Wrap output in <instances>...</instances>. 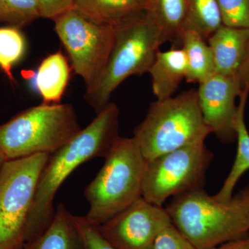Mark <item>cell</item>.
<instances>
[{
    "mask_svg": "<svg viewBox=\"0 0 249 249\" xmlns=\"http://www.w3.org/2000/svg\"><path fill=\"white\" fill-rule=\"evenodd\" d=\"M223 25L249 28V0H217Z\"/></svg>",
    "mask_w": 249,
    "mask_h": 249,
    "instance_id": "obj_23",
    "label": "cell"
},
{
    "mask_svg": "<svg viewBox=\"0 0 249 249\" xmlns=\"http://www.w3.org/2000/svg\"><path fill=\"white\" fill-rule=\"evenodd\" d=\"M249 96V80L242 90L240 103L237 106L235 130L237 142V153L230 173L223 183L222 188L214 196L217 200L228 202L233 196V191L239 180L249 170V132L245 124L246 105Z\"/></svg>",
    "mask_w": 249,
    "mask_h": 249,
    "instance_id": "obj_17",
    "label": "cell"
},
{
    "mask_svg": "<svg viewBox=\"0 0 249 249\" xmlns=\"http://www.w3.org/2000/svg\"><path fill=\"white\" fill-rule=\"evenodd\" d=\"M243 89L237 75L215 73L199 84L198 101L205 124L223 143L237 139L236 98Z\"/></svg>",
    "mask_w": 249,
    "mask_h": 249,
    "instance_id": "obj_11",
    "label": "cell"
},
{
    "mask_svg": "<svg viewBox=\"0 0 249 249\" xmlns=\"http://www.w3.org/2000/svg\"><path fill=\"white\" fill-rule=\"evenodd\" d=\"M6 159L4 157V155L0 152V170H1V167H2L3 163H4Z\"/></svg>",
    "mask_w": 249,
    "mask_h": 249,
    "instance_id": "obj_30",
    "label": "cell"
},
{
    "mask_svg": "<svg viewBox=\"0 0 249 249\" xmlns=\"http://www.w3.org/2000/svg\"><path fill=\"white\" fill-rule=\"evenodd\" d=\"M145 0H73V9L88 20L115 27L145 11Z\"/></svg>",
    "mask_w": 249,
    "mask_h": 249,
    "instance_id": "obj_14",
    "label": "cell"
},
{
    "mask_svg": "<svg viewBox=\"0 0 249 249\" xmlns=\"http://www.w3.org/2000/svg\"><path fill=\"white\" fill-rule=\"evenodd\" d=\"M22 249H87L84 240L65 205L60 204L49 227L37 238L27 242Z\"/></svg>",
    "mask_w": 249,
    "mask_h": 249,
    "instance_id": "obj_15",
    "label": "cell"
},
{
    "mask_svg": "<svg viewBox=\"0 0 249 249\" xmlns=\"http://www.w3.org/2000/svg\"><path fill=\"white\" fill-rule=\"evenodd\" d=\"M237 195L243 201L249 212V185L243 188Z\"/></svg>",
    "mask_w": 249,
    "mask_h": 249,
    "instance_id": "obj_29",
    "label": "cell"
},
{
    "mask_svg": "<svg viewBox=\"0 0 249 249\" xmlns=\"http://www.w3.org/2000/svg\"><path fill=\"white\" fill-rule=\"evenodd\" d=\"M196 30L185 27L181 37V48L186 58V81L203 83L216 73L213 54L211 47Z\"/></svg>",
    "mask_w": 249,
    "mask_h": 249,
    "instance_id": "obj_18",
    "label": "cell"
},
{
    "mask_svg": "<svg viewBox=\"0 0 249 249\" xmlns=\"http://www.w3.org/2000/svg\"><path fill=\"white\" fill-rule=\"evenodd\" d=\"M40 17L56 19L73 9V0H36Z\"/></svg>",
    "mask_w": 249,
    "mask_h": 249,
    "instance_id": "obj_26",
    "label": "cell"
},
{
    "mask_svg": "<svg viewBox=\"0 0 249 249\" xmlns=\"http://www.w3.org/2000/svg\"><path fill=\"white\" fill-rule=\"evenodd\" d=\"M25 48V39L18 28L0 29V67L12 81V67L22 58Z\"/></svg>",
    "mask_w": 249,
    "mask_h": 249,
    "instance_id": "obj_21",
    "label": "cell"
},
{
    "mask_svg": "<svg viewBox=\"0 0 249 249\" xmlns=\"http://www.w3.org/2000/svg\"><path fill=\"white\" fill-rule=\"evenodd\" d=\"M171 222L165 208L142 196L98 228L116 249H152L159 232Z\"/></svg>",
    "mask_w": 249,
    "mask_h": 249,
    "instance_id": "obj_10",
    "label": "cell"
},
{
    "mask_svg": "<svg viewBox=\"0 0 249 249\" xmlns=\"http://www.w3.org/2000/svg\"><path fill=\"white\" fill-rule=\"evenodd\" d=\"M119 115L118 106L109 103L89 125L50 155L39 178L28 218L26 243L37 238L50 225L55 215V195L66 178L85 162L107 155L119 137Z\"/></svg>",
    "mask_w": 249,
    "mask_h": 249,
    "instance_id": "obj_1",
    "label": "cell"
},
{
    "mask_svg": "<svg viewBox=\"0 0 249 249\" xmlns=\"http://www.w3.org/2000/svg\"><path fill=\"white\" fill-rule=\"evenodd\" d=\"M212 249H249V235L242 238L223 244Z\"/></svg>",
    "mask_w": 249,
    "mask_h": 249,
    "instance_id": "obj_27",
    "label": "cell"
},
{
    "mask_svg": "<svg viewBox=\"0 0 249 249\" xmlns=\"http://www.w3.org/2000/svg\"><path fill=\"white\" fill-rule=\"evenodd\" d=\"M152 249H197L171 222L159 232Z\"/></svg>",
    "mask_w": 249,
    "mask_h": 249,
    "instance_id": "obj_24",
    "label": "cell"
},
{
    "mask_svg": "<svg viewBox=\"0 0 249 249\" xmlns=\"http://www.w3.org/2000/svg\"><path fill=\"white\" fill-rule=\"evenodd\" d=\"M237 76L244 88L249 80V45L245 58L237 73Z\"/></svg>",
    "mask_w": 249,
    "mask_h": 249,
    "instance_id": "obj_28",
    "label": "cell"
},
{
    "mask_svg": "<svg viewBox=\"0 0 249 249\" xmlns=\"http://www.w3.org/2000/svg\"><path fill=\"white\" fill-rule=\"evenodd\" d=\"M54 22L72 68L84 80L86 88L90 86L106 66L114 45V27L91 22L73 9Z\"/></svg>",
    "mask_w": 249,
    "mask_h": 249,
    "instance_id": "obj_9",
    "label": "cell"
},
{
    "mask_svg": "<svg viewBox=\"0 0 249 249\" xmlns=\"http://www.w3.org/2000/svg\"><path fill=\"white\" fill-rule=\"evenodd\" d=\"M213 155L199 141L147 161L142 197L163 206L170 198L202 189Z\"/></svg>",
    "mask_w": 249,
    "mask_h": 249,
    "instance_id": "obj_8",
    "label": "cell"
},
{
    "mask_svg": "<svg viewBox=\"0 0 249 249\" xmlns=\"http://www.w3.org/2000/svg\"><path fill=\"white\" fill-rule=\"evenodd\" d=\"M216 73L237 75L249 45V28L221 26L207 40Z\"/></svg>",
    "mask_w": 249,
    "mask_h": 249,
    "instance_id": "obj_12",
    "label": "cell"
},
{
    "mask_svg": "<svg viewBox=\"0 0 249 249\" xmlns=\"http://www.w3.org/2000/svg\"><path fill=\"white\" fill-rule=\"evenodd\" d=\"M70 74V65L61 52L51 54L42 60L34 77V84L43 103L60 102L68 84Z\"/></svg>",
    "mask_w": 249,
    "mask_h": 249,
    "instance_id": "obj_19",
    "label": "cell"
},
{
    "mask_svg": "<svg viewBox=\"0 0 249 249\" xmlns=\"http://www.w3.org/2000/svg\"><path fill=\"white\" fill-rule=\"evenodd\" d=\"M114 31L106 66L85 91V101L97 114L107 107L111 94L124 80L148 73L163 44L160 31L145 11L116 26Z\"/></svg>",
    "mask_w": 249,
    "mask_h": 249,
    "instance_id": "obj_3",
    "label": "cell"
},
{
    "mask_svg": "<svg viewBox=\"0 0 249 249\" xmlns=\"http://www.w3.org/2000/svg\"><path fill=\"white\" fill-rule=\"evenodd\" d=\"M165 209L197 249H212L249 235V212L237 194L222 202L204 188L195 190L173 196Z\"/></svg>",
    "mask_w": 249,
    "mask_h": 249,
    "instance_id": "obj_2",
    "label": "cell"
},
{
    "mask_svg": "<svg viewBox=\"0 0 249 249\" xmlns=\"http://www.w3.org/2000/svg\"><path fill=\"white\" fill-rule=\"evenodd\" d=\"M105 159L102 168L85 191L89 204L85 217L96 227L142 197L147 165L134 137L119 136Z\"/></svg>",
    "mask_w": 249,
    "mask_h": 249,
    "instance_id": "obj_4",
    "label": "cell"
},
{
    "mask_svg": "<svg viewBox=\"0 0 249 249\" xmlns=\"http://www.w3.org/2000/svg\"><path fill=\"white\" fill-rule=\"evenodd\" d=\"M145 13L157 26L163 43L173 42L181 48V37L186 24L185 0H145Z\"/></svg>",
    "mask_w": 249,
    "mask_h": 249,
    "instance_id": "obj_16",
    "label": "cell"
},
{
    "mask_svg": "<svg viewBox=\"0 0 249 249\" xmlns=\"http://www.w3.org/2000/svg\"><path fill=\"white\" fill-rule=\"evenodd\" d=\"M211 133L203 119L197 90L193 89L152 103L134 137L145 160L150 161L188 144L205 141Z\"/></svg>",
    "mask_w": 249,
    "mask_h": 249,
    "instance_id": "obj_5",
    "label": "cell"
},
{
    "mask_svg": "<svg viewBox=\"0 0 249 249\" xmlns=\"http://www.w3.org/2000/svg\"><path fill=\"white\" fill-rule=\"evenodd\" d=\"M185 1L187 12L186 27L193 28L207 40L223 24L217 0H185Z\"/></svg>",
    "mask_w": 249,
    "mask_h": 249,
    "instance_id": "obj_20",
    "label": "cell"
},
{
    "mask_svg": "<svg viewBox=\"0 0 249 249\" xmlns=\"http://www.w3.org/2000/svg\"><path fill=\"white\" fill-rule=\"evenodd\" d=\"M40 17L36 0H0V22L22 27Z\"/></svg>",
    "mask_w": 249,
    "mask_h": 249,
    "instance_id": "obj_22",
    "label": "cell"
},
{
    "mask_svg": "<svg viewBox=\"0 0 249 249\" xmlns=\"http://www.w3.org/2000/svg\"><path fill=\"white\" fill-rule=\"evenodd\" d=\"M148 73L157 100L173 97L186 78V58L183 49L173 47L166 52L159 51Z\"/></svg>",
    "mask_w": 249,
    "mask_h": 249,
    "instance_id": "obj_13",
    "label": "cell"
},
{
    "mask_svg": "<svg viewBox=\"0 0 249 249\" xmlns=\"http://www.w3.org/2000/svg\"><path fill=\"white\" fill-rule=\"evenodd\" d=\"M51 155L6 160L0 170V249H22L37 183Z\"/></svg>",
    "mask_w": 249,
    "mask_h": 249,
    "instance_id": "obj_7",
    "label": "cell"
},
{
    "mask_svg": "<svg viewBox=\"0 0 249 249\" xmlns=\"http://www.w3.org/2000/svg\"><path fill=\"white\" fill-rule=\"evenodd\" d=\"M81 129L71 105L42 103L0 125V152L6 160L52 155Z\"/></svg>",
    "mask_w": 249,
    "mask_h": 249,
    "instance_id": "obj_6",
    "label": "cell"
},
{
    "mask_svg": "<svg viewBox=\"0 0 249 249\" xmlns=\"http://www.w3.org/2000/svg\"><path fill=\"white\" fill-rule=\"evenodd\" d=\"M74 219L87 249H116L103 237L98 227L88 222L85 216H74Z\"/></svg>",
    "mask_w": 249,
    "mask_h": 249,
    "instance_id": "obj_25",
    "label": "cell"
}]
</instances>
